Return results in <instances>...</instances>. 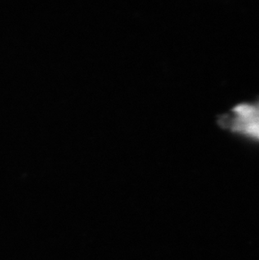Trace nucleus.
<instances>
[{"mask_svg": "<svg viewBox=\"0 0 259 260\" xmlns=\"http://www.w3.org/2000/svg\"><path fill=\"white\" fill-rule=\"evenodd\" d=\"M220 127L259 142V100L242 103L218 117Z\"/></svg>", "mask_w": 259, "mask_h": 260, "instance_id": "f257e3e1", "label": "nucleus"}]
</instances>
